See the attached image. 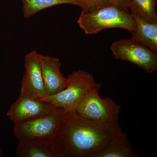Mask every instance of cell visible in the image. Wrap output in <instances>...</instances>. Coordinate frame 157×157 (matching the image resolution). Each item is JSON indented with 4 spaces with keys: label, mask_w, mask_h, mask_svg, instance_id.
<instances>
[{
    "label": "cell",
    "mask_w": 157,
    "mask_h": 157,
    "mask_svg": "<svg viewBox=\"0 0 157 157\" xmlns=\"http://www.w3.org/2000/svg\"><path fill=\"white\" fill-rule=\"evenodd\" d=\"M25 68L20 96L37 99L46 96L39 54L36 52L33 51L26 55Z\"/></svg>",
    "instance_id": "cell-7"
},
{
    "label": "cell",
    "mask_w": 157,
    "mask_h": 157,
    "mask_svg": "<svg viewBox=\"0 0 157 157\" xmlns=\"http://www.w3.org/2000/svg\"><path fill=\"white\" fill-rule=\"evenodd\" d=\"M157 0H130L129 9H132L147 21L157 23Z\"/></svg>",
    "instance_id": "cell-14"
},
{
    "label": "cell",
    "mask_w": 157,
    "mask_h": 157,
    "mask_svg": "<svg viewBox=\"0 0 157 157\" xmlns=\"http://www.w3.org/2000/svg\"><path fill=\"white\" fill-rule=\"evenodd\" d=\"M82 9L106 6L110 4L109 0H80Z\"/></svg>",
    "instance_id": "cell-15"
},
{
    "label": "cell",
    "mask_w": 157,
    "mask_h": 157,
    "mask_svg": "<svg viewBox=\"0 0 157 157\" xmlns=\"http://www.w3.org/2000/svg\"><path fill=\"white\" fill-rule=\"evenodd\" d=\"M23 4V13L25 18H30L44 9L52 6L70 4L82 7L80 0H21Z\"/></svg>",
    "instance_id": "cell-13"
},
{
    "label": "cell",
    "mask_w": 157,
    "mask_h": 157,
    "mask_svg": "<svg viewBox=\"0 0 157 157\" xmlns=\"http://www.w3.org/2000/svg\"><path fill=\"white\" fill-rule=\"evenodd\" d=\"M124 132L111 137L91 157H137Z\"/></svg>",
    "instance_id": "cell-11"
},
{
    "label": "cell",
    "mask_w": 157,
    "mask_h": 157,
    "mask_svg": "<svg viewBox=\"0 0 157 157\" xmlns=\"http://www.w3.org/2000/svg\"><path fill=\"white\" fill-rule=\"evenodd\" d=\"M111 49L116 59L130 62L147 73L157 70V53L135 40H117L112 43Z\"/></svg>",
    "instance_id": "cell-6"
},
{
    "label": "cell",
    "mask_w": 157,
    "mask_h": 157,
    "mask_svg": "<svg viewBox=\"0 0 157 157\" xmlns=\"http://www.w3.org/2000/svg\"><path fill=\"white\" fill-rule=\"evenodd\" d=\"M67 111L61 107L49 114L14 124L13 132L18 140H54Z\"/></svg>",
    "instance_id": "cell-3"
},
{
    "label": "cell",
    "mask_w": 157,
    "mask_h": 157,
    "mask_svg": "<svg viewBox=\"0 0 157 157\" xmlns=\"http://www.w3.org/2000/svg\"><path fill=\"white\" fill-rule=\"evenodd\" d=\"M130 10L136 24V30L132 33L131 39L157 53V23L147 21L134 10Z\"/></svg>",
    "instance_id": "cell-12"
},
{
    "label": "cell",
    "mask_w": 157,
    "mask_h": 157,
    "mask_svg": "<svg viewBox=\"0 0 157 157\" xmlns=\"http://www.w3.org/2000/svg\"><path fill=\"white\" fill-rule=\"evenodd\" d=\"M59 107L52 106L37 98L20 96L11 105L7 116L14 124L49 114Z\"/></svg>",
    "instance_id": "cell-8"
},
{
    "label": "cell",
    "mask_w": 157,
    "mask_h": 157,
    "mask_svg": "<svg viewBox=\"0 0 157 157\" xmlns=\"http://www.w3.org/2000/svg\"><path fill=\"white\" fill-rule=\"evenodd\" d=\"M110 4L117 6L122 10L129 12V6L130 0H109Z\"/></svg>",
    "instance_id": "cell-16"
},
{
    "label": "cell",
    "mask_w": 157,
    "mask_h": 157,
    "mask_svg": "<svg viewBox=\"0 0 157 157\" xmlns=\"http://www.w3.org/2000/svg\"><path fill=\"white\" fill-rule=\"evenodd\" d=\"M102 84L95 83L86 94L76 109L82 117L105 123H118L121 106L113 99L101 98L99 95Z\"/></svg>",
    "instance_id": "cell-4"
},
{
    "label": "cell",
    "mask_w": 157,
    "mask_h": 157,
    "mask_svg": "<svg viewBox=\"0 0 157 157\" xmlns=\"http://www.w3.org/2000/svg\"><path fill=\"white\" fill-rule=\"evenodd\" d=\"M77 22L87 35L116 28L125 29L132 33L136 30L135 18L130 12L111 4L82 9Z\"/></svg>",
    "instance_id": "cell-2"
},
{
    "label": "cell",
    "mask_w": 157,
    "mask_h": 157,
    "mask_svg": "<svg viewBox=\"0 0 157 157\" xmlns=\"http://www.w3.org/2000/svg\"><path fill=\"white\" fill-rule=\"evenodd\" d=\"M122 132L119 123L98 122L68 111L54 142L63 157H91L114 135Z\"/></svg>",
    "instance_id": "cell-1"
},
{
    "label": "cell",
    "mask_w": 157,
    "mask_h": 157,
    "mask_svg": "<svg viewBox=\"0 0 157 157\" xmlns=\"http://www.w3.org/2000/svg\"><path fill=\"white\" fill-rule=\"evenodd\" d=\"M39 58L46 96L56 94L67 87L69 79L61 72L60 60L39 54Z\"/></svg>",
    "instance_id": "cell-9"
},
{
    "label": "cell",
    "mask_w": 157,
    "mask_h": 157,
    "mask_svg": "<svg viewBox=\"0 0 157 157\" xmlns=\"http://www.w3.org/2000/svg\"><path fill=\"white\" fill-rule=\"evenodd\" d=\"M3 151L2 150H0V157L2 156V155L3 153Z\"/></svg>",
    "instance_id": "cell-17"
},
{
    "label": "cell",
    "mask_w": 157,
    "mask_h": 157,
    "mask_svg": "<svg viewBox=\"0 0 157 157\" xmlns=\"http://www.w3.org/2000/svg\"><path fill=\"white\" fill-rule=\"evenodd\" d=\"M67 78L69 83L63 90L39 99L67 112L76 110L90 88L96 82L92 74L81 70L71 72Z\"/></svg>",
    "instance_id": "cell-5"
},
{
    "label": "cell",
    "mask_w": 157,
    "mask_h": 157,
    "mask_svg": "<svg viewBox=\"0 0 157 157\" xmlns=\"http://www.w3.org/2000/svg\"><path fill=\"white\" fill-rule=\"evenodd\" d=\"M18 157H63L54 140H18L17 148Z\"/></svg>",
    "instance_id": "cell-10"
}]
</instances>
